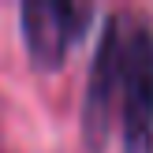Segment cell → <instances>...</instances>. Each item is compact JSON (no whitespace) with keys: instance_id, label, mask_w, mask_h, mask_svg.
<instances>
[{"instance_id":"3957f363","label":"cell","mask_w":153,"mask_h":153,"mask_svg":"<svg viewBox=\"0 0 153 153\" xmlns=\"http://www.w3.org/2000/svg\"><path fill=\"white\" fill-rule=\"evenodd\" d=\"M19 22H22V45H26L30 67L49 75V71H60L71 56V49L86 37L90 22H94V4L22 0Z\"/></svg>"},{"instance_id":"6da1fadb","label":"cell","mask_w":153,"mask_h":153,"mask_svg":"<svg viewBox=\"0 0 153 153\" xmlns=\"http://www.w3.org/2000/svg\"><path fill=\"white\" fill-rule=\"evenodd\" d=\"M123 153H153V26L123 11V79H120Z\"/></svg>"},{"instance_id":"7a4b0ae2","label":"cell","mask_w":153,"mask_h":153,"mask_svg":"<svg viewBox=\"0 0 153 153\" xmlns=\"http://www.w3.org/2000/svg\"><path fill=\"white\" fill-rule=\"evenodd\" d=\"M120 79H123V11L105 19L90 60V79L82 94V142L90 153H105L108 146L120 112Z\"/></svg>"}]
</instances>
